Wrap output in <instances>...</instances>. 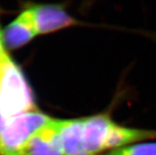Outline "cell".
Returning a JSON list of instances; mask_svg holds the SVG:
<instances>
[{
    "label": "cell",
    "mask_w": 156,
    "mask_h": 155,
    "mask_svg": "<svg viewBox=\"0 0 156 155\" xmlns=\"http://www.w3.org/2000/svg\"><path fill=\"white\" fill-rule=\"evenodd\" d=\"M51 120L45 114L36 111L10 118L0 134V155H23L32 136Z\"/></svg>",
    "instance_id": "7a4b0ae2"
},
{
    "label": "cell",
    "mask_w": 156,
    "mask_h": 155,
    "mask_svg": "<svg viewBox=\"0 0 156 155\" xmlns=\"http://www.w3.org/2000/svg\"><path fill=\"white\" fill-rule=\"evenodd\" d=\"M23 155H63L57 129V120L52 119L32 136Z\"/></svg>",
    "instance_id": "5b68a950"
},
{
    "label": "cell",
    "mask_w": 156,
    "mask_h": 155,
    "mask_svg": "<svg viewBox=\"0 0 156 155\" xmlns=\"http://www.w3.org/2000/svg\"><path fill=\"white\" fill-rule=\"evenodd\" d=\"M0 106L7 119L35 108L31 88L9 56L0 62Z\"/></svg>",
    "instance_id": "6da1fadb"
},
{
    "label": "cell",
    "mask_w": 156,
    "mask_h": 155,
    "mask_svg": "<svg viewBox=\"0 0 156 155\" xmlns=\"http://www.w3.org/2000/svg\"><path fill=\"white\" fill-rule=\"evenodd\" d=\"M113 124L105 114L83 119V144L87 154L98 155L105 150V142Z\"/></svg>",
    "instance_id": "277c9868"
},
{
    "label": "cell",
    "mask_w": 156,
    "mask_h": 155,
    "mask_svg": "<svg viewBox=\"0 0 156 155\" xmlns=\"http://www.w3.org/2000/svg\"><path fill=\"white\" fill-rule=\"evenodd\" d=\"M8 120L9 119H7L6 116H4L3 112L2 111V108H1V106H0V134L2 133V131L5 128V127H6Z\"/></svg>",
    "instance_id": "30bf717a"
},
{
    "label": "cell",
    "mask_w": 156,
    "mask_h": 155,
    "mask_svg": "<svg viewBox=\"0 0 156 155\" xmlns=\"http://www.w3.org/2000/svg\"><path fill=\"white\" fill-rule=\"evenodd\" d=\"M37 35L30 12L26 9L5 29L2 38L9 48L14 49L25 45Z\"/></svg>",
    "instance_id": "52a82bcc"
},
{
    "label": "cell",
    "mask_w": 156,
    "mask_h": 155,
    "mask_svg": "<svg viewBox=\"0 0 156 155\" xmlns=\"http://www.w3.org/2000/svg\"><path fill=\"white\" fill-rule=\"evenodd\" d=\"M28 9L37 34L48 33L74 26L77 22L62 6L58 5H36Z\"/></svg>",
    "instance_id": "3957f363"
},
{
    "label": "cell",
    "mask_w": 156,
    "mask_h": 155,
    "mask_svg": "<svg viewBox=\"0 0 156 155\" xmlns=\"http://www.w3.org/2000/svg\"><path fill=\"white\" fill-rule=\"evenodd\" d=\"M57 129L63 155H88L83 144V119L57 120Z\"/></svg>",
    "instance_id": "8992f818"
},
{
    "label": "cell",
    "mask_w": 156,
    "mask_h": 155,
    "mask_svg": "<svg viewBox=\"0 0 156 155\" xmlns=\"http://www.w3.org/2000/svg\"><path fill=\"white\" fill-rule=\"evenodd\" d=\"M7 54L5 51V48L3 46V39L2 37V35L0 33V62L3 60L4 59H6L7 57Z\"/></svg>",
    "instance_id": "8fae6325"
},
{
    "label": "cell",
    "mask_w": 156,
    "mask_h": 155,
    "mask_svg": "<svg viewBox=\"0 0 156 155\" xmlns=\"http://www.w3.org/2000/svg\"><path fill=\"white\" fill-rule=\"evenodd\" d=\"M99 155H156V143L124 146Z\"/></svg>",
    "instance_id": "9c48e42d"
},
{
    "label": "cell",
    "mask_w": 156,
    "mask_h": 155,
    "mask_svg": "<svg viewBox=\"0 0 156 155\" xmlns=\"http://www.w3.org/2000/svg\"><path fill=\"white\" fill-rule=\"evenodd\" d=\"M156 131L135 129L113 124L105 144V150L117 149L136 142L155 139Z\"/></svg>",
    "instance_id": "ba28073f"
}]
</instances>
